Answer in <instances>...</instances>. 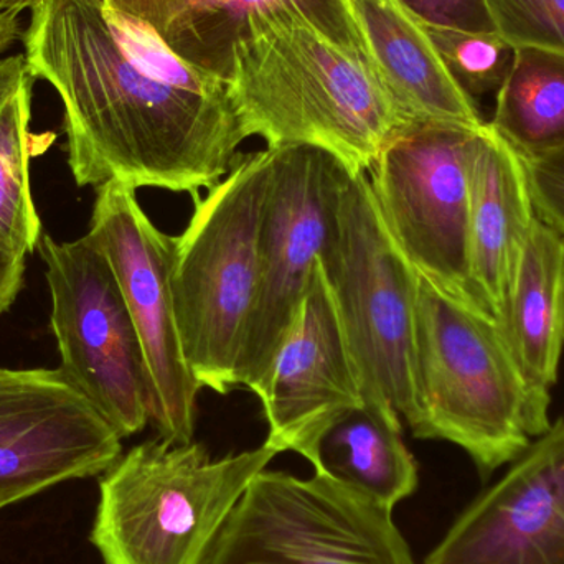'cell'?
Wrapping results in <instances>:
<instances>
[{"mask_svg": "<svg viewBox=\"0 0 564 564\" xmlns=\"http://www.w3.org/2000/svg\"><path fill=\"white\" fill-rule=\"evenodd\" d=\"M268 446L214 460L202 444L145 441L99 480L93 546L105 564H205Z\"/></svg>", "mask_w": 564, "mask_h": 564, "instance_id": "obj_4", "label": "cell"}, {"mask_svg": "<svg viewBox=\"0 0 564 564\" xmlns=\"http://www.w3.org/2000/svg\"><path fill=\"white\" fill-rule=\"evenodd\" d=\"M32 83L0 96V314L22 291L25 258L43 237L30 192V159L36 154L30 132Z\"/></svg>", "mask_w": 564, "mask_h": 564, "instance_id": "obj_20", "label": "cell"}, {"mask_svg": "<svg viewBox=\"0 0 564 564\" xmlns=\"http://www.w3.org/2000/svg\"><path fill=\"white\" fill-rule=\"evenodd\" d=\"M470 270L502 327L536 220L522 159L490 128H480L469 171Z\"/></svg>", "mask_w": 564, "mask_h": 564, "instance_id": "obj_16", "label": "cell"}, {"mask_svg": "<svg viewBox=\"0 0 564 564\" xmlns=\"http://www.w3.org/2000/svg\"><path fill=\"white\" fill-rule=\"evenodd\" d=\"M17 36H19L17 13L0 12V55L15 42Z\"/></svg>", "mask_w": 564, "mask_h": 564, "instance_id": "obj_27", "label": "cell"}, {"mask_svg": "<svg viewBox=\"0 0 564 564\" xmlns=\"http://www.w3.org/2000/svg\"><path fill=\"white\" fill-rule=\"evenodd\" d=\"M270 148L238 155L224 181L204 198L175 238L172 291L182 347L202 388L228 394L260 281V234L270 184Z\"/></svg>", "mask_w": 564, "mask_h": 564, "instance_id": "obj_5", "label": "cell"}, {"mask_svg": "<svg viewBox=\"0 0 564 564\" xmlns=\"http://www.w3.org/2000/svg\"><path fill=\"white\" fill-rule=\"evenodd\" d=\"M10 506L9 500L3 499V497H0V510L3 509V507Z\"/></svg>", "mask_w": 564, "mask_h": 564, "instance_id": "obj_29", "label": "cell"}, {"mask_svg": "<svg viewBox=\"0 0 564 564\" xmlns=\"http://www.w3.org/2000/svg\"><path fill=\"white\" fill-rule=\"evenodd\" d=\"M318 263L360 373L365 406L410 424L420 274L388 234L367 174L345 175Z\"/></svg>", "mask_w": 564, "mask_h": 564, "instance_id": "obj_6", "label": "cell"}, {"mask_svg": "<svg viewBox=\"0 0 564 564\" xmlns=\"http://www.w3.org/2000/svg\"><path fill=\"white\" fill-rule=\"evenodd\" d=\"M109 7L151 25L182 58L227 78L231 50L261 12L295 6L334 39L358 46L344 0H106Z\"/></svg>", "mask_w": 564, "mask_h": 564, "instance_id": "obj_18", "label": "cell"}, {"mask_svg": "<svg viewBox=\"0 0 564 564\" xmlns=\"http://www.w3.org/2000/svg\"><path fill=\"white\" fill-rule=\"evenodd\" d=\"M23 55L33 78L62 99L78 187L121 182L135 191H210L247 141L225 79L106 0L40 3Z\"/></svg>", "mask_w": 564, "mask_h": 564, "instance_id": "obj_1", "label": "cell"}, {"mask_svg": "<svg viewBox=\"0 0 564 564\" xmlns=\"http://www.w3.org/2000/svg\"><path fill=\"white\" fill-rule=\"evenodd\" d=\"M490 128L519 154L564 149V53L517 46L512 69L494 101Z\"/></svg>", "mask_w": 564, "mask_h": 564, "instance_id": "obj_21", "label": "cell"}, {"mask_svg": "<svg viewBox=\"0 0 564 564\" xmlns=\"http://www.w3.org/2000/svg\"><path fill=\"white\" fill-rule=\"evenodd\" d=\"M391 512L327 477L264 469L205 564H414Z\"/></svg>", "mask_w": 564, "mask_h": 564, "instance_id": "obj_8", "label": "cell"}, {"mask_svg": "<svg viewBox=\"0 0 564 564\" xmlns=\"http://www.w3.org/2000/svg\"><path fill=\"white\" fill-rule=\"evenodd\" d=\"M327 477L393 510L416 492L420 476L403 441L401 420L361 406L332 424L307 456Z\"/></svg>", "mask_w": 564, "mask_h": 564, "instance_id": "obj_19", "label": "cell"}, {"mask_svg": "<svg viewBox=\"0 0 564 564\" xmlns=\"http://www.w3.org/2000/svg\"><path fill=\"white\" fill-rule=\"evenodd\" d=\"M260 234V281L238 367V387L257 391L307 294L347 169L321 149H271Z\"/></svg>", "mask_w": 564, "mask_h": 564, "instance_id": "obj_11", "label": "cell"}, {"mask_svg": "<svg viewBox=\"0 0 564 564\" xmlns=\"http://www.w3.org/2000/svg\"><path fill=\"white\" fill-rule=\"evenodd\" d=\"M361 52L408 124H486L447 72L423 22L401 0H344Z\"/></svg>", "mask_w": 564, "mask_h": 564, "instance_id": "obj_15", "label": "cell"}, {"mask_svg": "<svg viewBox=\"0 0 564 564\" xmlns=\"http://www.w3.org/2000/svg\"><path fill=\"white\" fill-rule=\"evenodd\" d=\"M225 85L245 138L321 149L355 175L410 126L361 48L334 39L301 7L248 19Z\"/></svg>", "mask_w": 564, "mask_h": 564, "instance_id": "obj_2", "label": "cell"}, {"mask_svg": "<svg viewBox=\"0 0 564 564\" xmlns=\"http://www.w3.org/2000/svg\"><path fill=\"white\" fill-rule=\"evenodd\" d=\"M497 33L513 46L564 53V0H486Z\"/></svg>", "mask_w": 564, "mask_h": 564, "instance_id": "obj_23", "label": "cell"}, {"mask_svg": "<svg viewBox=\"0 0 564 564\" xmlns=\"http://www.w3.org/2000/svg\"><path fill=\"white\" fill-rule=\"evenodd\" d=\"M500 328L522 375L540 437L552 427L550 404L564 348V237L539 218Z\"/></svg>", "mask_w": 564, "mask_h": 564, "instance_id": "obj_17", "label": "cell"}, {"mask_svg": "<svg viewBox=\"0 0 564 564\" xmlns=\"http://www.w3.org/2000/svg\"><path fill=\"white\" fill-rule=\"evenodd\" d=\"M480 128L406 126L367 177L381 220L411 267L447 297L496 321L470 270L469 171Z\"/></svg>", "mask_w": 564, "mask_h": 564, "instance_id": "obj_7", "label": "cell"}, {"mask_svg": "<svg viewBox=\"0 0 564 564\" xmlns=\"http://www.w3.org/2000/svg\"><path fill=\"white\" fill-rule=\"evenodd\" d=\"M121 441L59 368H0V497L10 506L105 474Z\"/></svg>", "mask_w": 564, "mask_h": 564, "instance_id": "obj_12", "label": "cell"}, {"mask_svg": "<svg viewBox=\"0 0 564 564\" xmlns=\"http://www.w3.org/2000/svg\"><path fill=\"white\" fill-rule=\"evenodd\" d=\"M520 159L536 218L564 237V149Z\"/></svg>", "mask_w": 564, "mask_h": 564, "instance_id": "obj_24", "label": "cell"}, {"mask_svg": "<svg viewBox=\"0 0 564 564\" xmlns=\"http://www.w3.org/2000/svg\"><path fill=\"white\" fill-rule=\"evenodd\" d=\"M427 35L436 46L444 66L454 82L476 102L502 89L513 58L516 46L497 32H466L447 26L426 25Z\"/></svg>", "mask_w": 564, "mask_h": 564, "instance_id": "obj_22", "label": "cell"}, {"mask_svg": "<svg viewBox=\"0 0 564 564\" xmlns=\"http://www.w3.org/2000/svg\"><path fill=\"white\" fill-rule=\"evenodd\" d=\"M30 78L33 76L25 55L7 56L0 59V96L10 95Z\"/></svg>", "mask_w": 564, "mask_h": 564, "instance_id": "obj_26", "label": "cell"}, {"mask_svg": "<svg viewBox=\"0 0 564 564\" xmlns=\"http://www.w3.org/2000/svg\"><path fill=\"white\" fill-rule=\"evenodd\" d=\"M423 564H564V420L460 513Z\"/></svg>", "mask_w": 564, "mask_h": 564, "instance_id": "obj_14", "label": "cell"}, {"mask_svg": "<svg viewBox=\"0 0 564 564\" xmlns=\"http://www.w3.org/2000/svg\"><path fill=\"white\" fill-rule=\"evenodd\" d=\"M254 393L268 423L264 446L305 459L332 424L365 406L360 373L321 263Z\"/></svg>", "mask_w": 564, "mask_h": 564, "instance_id": "obj_13", "label": "cell"}, {"mask_svg": "<svg viewBox=\"0 0 564 564\" xmlns=\"http://www.w3.org/2000/svg\"><path fill=\"white\" fill-rule=\"evenodd\" d=\"M86 235L111 264L138 330L151 383V421L159 437L192 443L202 387L188 367L178 330L172 291L175 238L152 224L135 188L121 182L96 187Z\"/></svg>", "mask_w": 564, "mask_h": 564, "instance_id": "obj_10", "label": "cell"}, {"mask_svg": "<svg viewBox=\"0 0 564 564\" xmlns=\"http://www.w3.org/2000/svg\"><path fill=\"white\" fill-rule=\"evenodd\" d=\"M45 0H0V12H13L19 15L23 9H35Z\"/></svg>", "mask_w": 564, "mask_h": 564, "instance_id": "obj_28", "label": "cell"}, {"mask_svg": "<svg viewBox=\"0 0 564 564\" xmlns=\"http://www.w3.org/2000/svg\"><path fill=\"white\" fill-rule=\"evenodd\" d=\"M39 251L52 295L59 370L124 437L151 421L144 351L111 264L88 235L58 243L43 235Z\"/></svg>", "mask_w": 564, "mask_h": 564, "instance_id": "obj_9", "label": "cell"}, {"mask_svg": "<svg viewBox=\"0 0 564 564\" xmlns=\"http://www.w3.org/2000/svg\"><path fill=\"white\" fill-rule=\"evenodd\" d=\"M426 25L497 32L486 0H401Z\"/></svg>", "mask_w": 564, "mask_h": 564, "instance_id": "obj_25", "label": "cell"}, {"mask_svg": "<svg viewBox=\"0 0 564 564\" xmlns=\"http://www.w3.org/2000/svg\"><path fill=\"white\" fill-rule=\"evenodd\" d=\"M414 380L416 413L408 424L413 436L456 444L482 477L519 459L539 437L500 325L447 297L421 274Z\"/></svg>", "mask_w": 564, "mask_h": 564, "instance_id": "obj_3", "label": "cell"}]
</instances>
